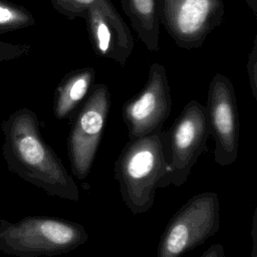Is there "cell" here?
<instances>
[{"mask_svg":"<svg viewBox=\"0 0 257 257\" xmlns=\"http://www.w3.org/2000/svg\"><path fill=\"white\" fill-rule=\"evenodd\" d=\"M160 21L183 49L201 47L225 17L223 0H158Z\"/></svg>","mask_w":257,"mask_h":257,"instance_id":"cell-7","label":"cell"},{"mask_svg":"<svg viewBox=\"0 0 257 257\" xmlns=\"http://www.w3.org/2000/svg\"><path fill=\"white\" fill-rule=\"evenodd\" d=\"M167 131L128 141L114 163V179L133 214L148 212L168 174Z\"/></svg>","mask_w":257,"mask_h":257,"instance_id":"cell-2","label":"cell"},{"mask_svg":"<svg viewBox=\"0 0 257 257\" xmlns=\"http://www.w3.org/2000/svg\"><path fill=\"white\" fill-rule=\"evenodd\" d=\"M32 47L28 44H13L0 41V62L23 57L30 53Z\"/></svg>","mask_w":257,"mask_h":257,"instance_id":"cell-15","label":"cell"},{"mask_svg":"<svg viewBox=\"0 0 257 257\" xmlns=\"http://www.w3.org/2000/svg\"><path fill=\"white\" fill-rule=\"evenodd\" d=\"M35 24L33 14L24 6L0 0V34L27 28Z\"/></svg>","mask_w":257,"mask_h":257,"instance_id":"cell-14","label":"cell"},{"mask_svg":"<svg viewBox=\"0 0 257 257\" xmlns=\"http://www.w3.org/2000/svg\"><path fill=\"white\" fill-rule=\"evenodd\" d=\"M93 67H82L68 72L58 83L53 97V113L64 119L78 108L88 95L95 80Z\"/></svg>","mask_w":257,"mask_h":257,"instance_id":"cell-11","label":"cell"},{"mask_svg":"<svg viewBox=\"0 0 257 257\" xmlns=\"http://www.w3.org/2000/svg\"><path fill=\"white\" fill-rule=\"evenodd\" d=\"M220 227V203L215 192L191 197L171 218L157 249L156 257H181L210 237Z\"/></svg>","mask_w":257,"mask_h":257,"instance_id":"cell-4","label":"cell"},{"mask_svg":"<svg viewBox=\"0 0 257 257\" xmlns=\"http://www.w3.org/2000/svg\"><path fill=\"white\" fill-rule=\"evenodd\" d=\"M200 257H226L224 247L217 243L210 246Z\"/></svg>","mask_w":257,"mask_h":257,"instance_id":"cell-17","label":"cell"},{"mask_svg":"<svg viewBox=\"0 0 257 257\" xmlns=\"http://www.w3.org/2000/svg\"><path fill=\"white\" fill-rule=\"evenodd\" d=\"M172 109V96L165 66L150 65L147 82L139 93L127 99L121 108L128 141L162 132Z\"/></svg>","mask_w":257,"mask_h":257,"instance_id":"cell-8","label":"cell"},{"mask_svg":"<svg viewBox=\"0 0 257 257\" xmlns=\"http://www.w3.org/2000/svg\"><path fill=\"white\" fill-rule=\"evenodd\" d=\"M205 109L215 143L214 160L220 166L232 165L238 156L240 123L234 85L224 74L212 77Z\"/></svg>","mask_w":257,"mask_h":257,"instance_id":"cell-9","label":"cell"},{"mask_svg":"<svg viewBox=\"0 0 257 257\" xmlns=\"http://www.w3.org/2000/svg\"><path fill=\"white\" fill-rule=\"evenodd\" d=\"M3 158L8 169L49 196L79 200V189L52 148L41 135L34 111L22 107L1 123Z\"/></svg>","mask_w":257,"mask_h":257,"instance_id":"cell-1","label":"cell"},{"mask_svg":"<svg viewBox=\"0 0 257 257\" xmlns=\"http://www.w3.org/2000/svg\"><path fill=\"white\" fill-rule=\"evenodd\" d=\"M110 108V92L104 83L93 84L76 112L67 138L72 175L79 181L90 173Z\"/></svg>","mask_w":257,"mask_h":257,"instance_id":"cell-6","label":"cell"},{"mask_svg":"<svg viewBox=\"0 0 257 257\" xmlns=\"http://www.w3.org/2000/svg\"><path fill=\"white\" fill-rule=\"evenodd\" d=\"M81 18L86 23L89 41L95 55L124 66L133 50L121 41L116 29L104 12L97 7H90L82 13Z\"/></svg>","mask_w":257,"mask_h":257,"instance_id":"cell-10","label":"cell"},{"mask_svg":"<svg viewBox=\"0 0 257 257\" xmlns=\"http://www.w3.org/2000/svg\"><path fill=\"white\" fill-rule=\"evenodd\" d=\"M210 136L205 105L190 100L167 131L168 174L162 188L182 186L199 157L208 151Z\"/></svg>","mask_w":257,"mask_h":257,"instance_id":"cell-5","label":"cell"},{"mask_svg":"<svg viewBox=\"0 0 257 257\" xmlns=\"http://www.w3.org/2000/svg\"><path fill=\"white\" fill-rule=\"evenodd\" d=\"M53 8L61 15L68 19L81 18L82 13L90 8L97 7L101 9L110 22L116 29L121 41L131 50L134 49L135 41L133 34L122 19L120 14L117 12L115 6L110 0H49Z\"/></svg>","mask_w":257,"mask_h":257,"instance_id":"cell-13","label":"cell"},{"mask_svg":"<svg viewBox=\"0 0 257 257\" xmlns=\"http://www.w3.org/2000/svg\"><path fill=\"white\" fill-rule=\"evenodd\" d=\"M139 39L150 51L160 47V11L158 0H120Z\"/></svg>","mask_w":257,"mask_h":257,"instance_id":"cell-12","label":"cell"},{"mask_svg":"<svg viewBox=\"0 0 257 257\" xmlns=\"http://www.w3.org/2000/svg\"><path fill=\"white\" fill-rule=\"evenodd\" d=\"M247 73L252 95L257 99V35L254 38L252 49L248 55Z\"/></svg>","mask_w":257,"mask_h":257,"instance_id":"cell-16","label":"cell"},{"mask_svg":"<svg viewBox=\"0 0 257 257\" xmlns=\"http://www.w3.org/2000/svg\"><path fill=\"white\" fill-rule=\"evenodd\" d=\"M249 8L253 11L254 15L257 16V0H245Z\"/></svg>","mask_w":257,"mask_h":257,"instance_id":"cell-18","label":"cell"},{"mask_svg":"<svg viewBox=\"0 0 257 257\" xmlns=\"http://www.w3.org/2000/svg\"><path fill=\"white\" fill-rule=\"evenodd\" d=\"M87 239L82 225L60 218L28 216L17 222L0 220V250L16 257L65 254Z\"/></svg>","mask_w":257,"mask_h":257,"instance_id":"cell-3","label":"cell"}]
</instances>
